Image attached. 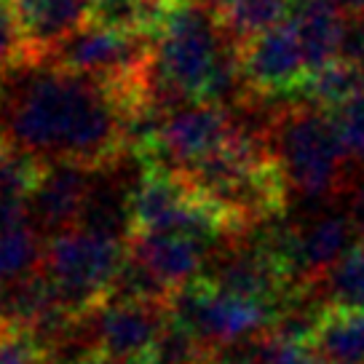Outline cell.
<instances>
[{
  "instance_id": "1",
  "label": "cell",
  "mask_w": 364,
  "mask_h": 364,
  "mask_svg": "<svg viewBox=\"0 0 364 364\" xmlns=\"http://www.w3.org/2000/svg\"><path fill=\"white\" fill-rule=\"evenodd\" d=\"M129 105L107 83L22 59L0 78V139L43 164L100 171L126 153Z\"/></svg>"
},
{
  "instance_id": "19",
  "label": "cell",
  "mask_w": 364,
  "mask_h": 364,
  "mask_svg": "<svg viewBox=\"0 0 364 364\" xmlns=\"http://www.w3.org/2000/svg\"><path fill=\"white\" fill-rule=\"evenodd\" d=\"M174 289L161 282L145 262L126 250V257L115 273L107 300L113 303H148V306H169Z\"/></svg>"
},
{
  "instance_id": "3",
  "label": "cell",
  "mask_w": 364,
  "mask_h": 364,
  "mask_svg": "<svg viewBox=\"0 0 364 364\" xmlns=\"http://www.w3.org/2000/svg\"><path fill=\"white\" fill-rule=\"evenodd\" d=\"M124 257L126 244L73 228L46 241L41 271L54 287L59 306L73 316H86L107 300Z\"/></svg>"
},
{
  "instance_id": "20",
  "label": "cell",
  "mask_w": 364,
  "mask_h": 364,
  "mask_svg": "<svg viewBox=\"0 0 364 364\" xmlns=\"http://www.w3.org/2000/svg\"><path fill=\"white\" fill-rule=\"evenodd\" d=\"M330 118L338 129V136L351 159L353 169H364V94H359L356 100L346 102L338 110H332Z\"/></svg>"
},
{
  "instance_id": "25",
  "label": "cell",
  "mask_w": 364,
  "mask_h": 364,
  "mask_svg": "<svg viewBox=\"0 0 364 364\" xmlns=\"http://www.w3.org/2000/svg\"><path fill=\"white\" fill-rule=\"evenodd\" d=\"M335 11L351 19V16H364V0H327Z\"/></svg>"
},
{
  "instance_id": "18",
  "label": "cell",
  "mask_w": 364,
  "mask_h": 364,
  "mask_svg": "<svg viewBox=\"0 0 364 364\" xmlns=\"http://www.w3.org/2000/svg\"><path fill=\"white\" fill-rule=\"evenodd\" d=\"M161 11H164V0H91L89 22L115 33L153 38Z\"/></svg>"
},
{
  "instance_id": "16",
  "label": "cell",
  "mask_w": 364,
  "mask_h": 364,
  "mask_svg": "<svg viewBox=\"0 0 364 364\" xmlns=\"http://www.w3.org/2000/svg\"><path fill=\"white\" fill-rule=\"evenodd\" d=\"M292 11V0H236L225 11L217 14L230 41L244 46L255 35L284 24Z\"/></svg>"
},
{
  "instance_id": "22",
  "label": "cell",
  "mask_w": 364,
  "mask_h": 364,
  "mask_svg": "<svg viewBox=\"0 0 364 364\" xmlns=\"http://www.w3.org/2000/svg\"><path fill=\"white\" fill-rule=\"evenodd\" d=\"M260 364H324V359L314 351L311 343H292L268 332Z\"/></svg>"
},
{
  "instance_id": "11",
  "label": "cell",
  "mask_w": 364,
  "mask_h": 364,
  "mask_svg": "<svg viewBox=\"0 0 364 364\" xmlns=\"http://www.w3.org/2000/svg\"><path fill=\"white\" fill-rule=\"evenodd\" d=\"M289 22L297 30V38L303 43V54H306V65L311 75H316L318 70L338 62L343 16L327 0H292Z\"/></svg>"
},
{
  "instance_id": "21",
  "label": "cell",
  "mask_w": 364,
  "mask_h": 364,
  "mask_svg": "<svg viewBox=\"0 0 364 364\" xmlns=\"http://www.w3.org/2000/svg\"><path fill=\"white\" fill-rule=\"evenodd\" d=\"M24 59V43L11 0H0V78Z\"/></svg>"
},
{
  "instance_id": "8",
  "label": "cell",
  "mask_w": 364,
  "mask_h": 364,
  "mask_svg": "<svg viewBox=\"0 0 364 364\" xmlns=\"http://www.w3.org/2000/svg\"><path fill=\"white\" fill-rule=\"evenodd\" d=\"M24 59L38 62L68 35L89 24L91 0H11Z\"/></svg>"
},
{
  "instance_id": "17",
  "label": "cell",
  "mask_w": 364,
  "mask_h": 364,
  "mask_svg": "<svg viewBox=\"0 0 364 364\" xmlns=\"http://www.w3.org/2000/svg\"><path fill=\"white\" fill-rule=\"evenodd\" d=\"M316 292L327 308L364 311V239L356 241L348 255L318 282Z\"/></svg>"
},
{
  "instance_id": "15",
  "label": "cell",
  "mask_w": 364,
  "mask_h": 364,
  "mask_svg": "<svg viewBox=\"0 0 364 364\" xmlns=\"http://www.w3.org/2000/svg\"><path fill=\"white\" fill-rule=\"evenodd\" d=\"M43 250V236L30 223L0 228V284H11L41 271Z\"/></svg>"
},
{
  "instance_id": "2",
  "label": "cell",
  "mask_w": 364,
  "mask_h": 364,
  "mask_svg": "<svg viewBox=\"0 0 364 364\" xmlns=\"http://www.w3.org/2000/svg\"><path fill=\"white\" fill-rule=\"evenodd\" d=\"M265 136L289 193H297L303 201L332 204L341 196H351L362 180L330 113L297 97L273 102Z\"/></svg>"
},
{
  "instance_id": "4",
  "label": "cell",
  "mask_w": 364,
  "mask_h": 364,
  "mask_svg": "<svg viewBox=\"0 0 364 364\" xmlns=\"http://www.w3.org/2000/svg\"><path fill=\"white\" fill-rule=\"evenodd\" d=\"M169 318L196 335L209 348L255 338L271 332L273 311L244 297L228 295L212 287L206 279L174 289L169 300Z\"/></svg>"
},
{
  "instance_id": "10",
  "label": "cell",
  "mask_w": 364,
  "mask_h": 364,
  "mask_svg": "<svg viewBox=\"0 0 364 364\" xmlns=\"http://www.w3.org/2000/svg\"><path fill=\"white\" fill-rule=\"evenodd\" d=\"M126 250L145 262L169 289L198 282L206 273V257L212 252L206 244L180 233H134Z\"/></svg>"
},
{
  "instance_id": "9",
  "label": "cell",
  "mask_w": 364,
  "mask_h": 364,
  "mask_svg": "<svg viewBox=\"0 0 364 364\" xmlns=\"http://www.w3.org/2000/svg\"><path fill=\"white\" fill-rule=\"evenodd\" d=\"M121 161L115 166L94 171V180H91L83 212H80L78 228L89 230L94 236H102V239L129 244V239L134 236L132 196H134V188L139 180H126L124 169H121Z\"/></svg>"
},
{
  "instance_id": "7",
  "label": "cell",
  "mask_w": 364,
  "mask_h": 364,
  "mask_svg": "<svg viewBox=\"0 0 364 364\" xmlns=\"http://www.w3.org/2000/svg\"><path fill=\"white\" fill-rule=\"evenodd\" d=\"M91 180L94 171L83 169L78 164H46L27 206V223L46 241L78 228Z\"/></svg>"
},
{
  "instance_id": "14",
  "label": "cell",
  "mask_w": 364,
  "mask_h": 364,
  "mask_svg": "<svg viewBox=\"0 0 364 364\" xmlns=\"http://www.w3.org/2000/svg\"><path fill=\"white\" fill-rule=\"evenodd\" d=\"M359 94H364V70L346 65L338 59L330 68L318 70L316 75H311L306 80V86L297 91V100L332 113L346 102L356 100Z\"/></svg>"
},
{
  "instance_id": "12",
  "label": "cell",
  "mask_w": 364,
  "mask_h": 364,
  "mask_svg": "<svg viewBox=\"0 0 364 364\" xmlns=\"http://www.w3.org/2000/svg\"><path fill=\"white\" fill-rule=\"evenodd\" d=\"M46 164L0 139V228L27 223V206Z\"/></svg>"
},
{
  "instance_id": "5",
  "label": "cell",
  "mask_w": 364,
  "mask_h": 364,
  "mask_svg": "<svg viewBox=\"0 0 364 364\" xmlns=\"http://www.w3.org/2000/svg\"><path fill=\"white\" fill-rule=\"evenodd\" d=\"M241 65L250 91L260 100H292L306 86L308 65L292 22L271 27L241 46Z\"/></svg>"
},
{
  "instance_id": "23",
  "label": "cell",
  "mask_w": 364,
  "mask_h": 364,
  "mask_svg": "<svg viewBox=\"0 0 364 364\" xmlns=\"http://www.w3.org/2000/svg\"><path fill=\"white\" fill-rule=\"evenodd\" d=\"M0 364H46L27 332H0Z\"/></svg>"
},
{
  "instance_id": "27",
  "label": "cell",
  "mask_w": 364,
  "mask_h": 364,
  "mask_svg": "<svg viewBox=\"0 0 364 364\" xmlns=\"http://www.w3.org/2000/svg\"><path fill=\"white\" fill-rule=\"evenodd\" d=\"M0 332H3V284H0Z\"/></svg>"
},
{
  "instance_id": "26",
  "label": "cell",
  "mask_w": 364,
  "mask_h": 364,
  "mask_svg": "<svg viewBox=\"0 0 364 364\" xmlns=\"http://www.w3.org/2000/svg\"><path fill=\"white\" fill-rule=\"evenodd\" d=\"M94 364H150L148 356H105V353H97Z\"/></svg>"
},
{
  "instance_id": "13",
  "label": "cell",
  "mask_w": 364,
  "mask_h": 364,
  "mask_svg": "<svg viewBox=\"0 0 364 364\" xmlns=\"http://www.w3.org/2000/svg\"><path fill=\"white\" fill-rule=\"evenodd\" d=\"M311 346L324 364H364V311L327 308Z\"/></svg>"
},
{
  "instance_id": "24",
  "label": "cell",
  "mask_w": 364,
  "mask_h": 364,
  "mask_svg": "<svg viewBox=\"0 0 364 364\" xmlns=\"http://www.w3.org/2000/svg\"><path fill=\"white\" fill-rule=\"evenodd\" d=\"M351 217L364 239V177L356 182V188H353V193H351Z\"/></svg>"
},
{
  "instance_id": "6",
  "label": "cell",
  "mask_w": 364,
  "mask_h": 364,
  "mask_svg": "<svg viewBox=\"0 0 364 364\" xmlns=\"http://www.w3.org/2000/svg\"><path fill=\"white\" fill-rule=\"evenodd\" d=\"M91 343L105 356H148L169 324V306L105 300L86 314Z\"/></svg>"
}]
</instances>
